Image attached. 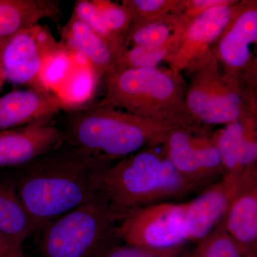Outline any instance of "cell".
<instances>
[{
  "label": "cell",
  "instance_id": "cell-1",
  "mask_svg": "<svg viewBox=\"0 0 257 257\" xmlns=\"http://www.w3.org/2000/svg\"><path fill=\"white\" fill-rule=\"evenodd\" d=\"M112 164L62 143L6 171L38 231L99 192L103 172Z\"/></svg>",
  "mask_w": 257,
  "mask_h": 257
},
{
  "label": "cell",
  "instance_id": "cell-2",
  "mask_svg": "<svg viewBox=\"0 0 257 257\" xmlns=\"http://www.w3.org/2000/svg\"><path fill=\"white\" fill-rule=\"evenodd\" d=\"M65 111L60 127L63 143L110 163L147 147L162 145L174 124L112 106H87Z\"/></svg>",
  "mask_w": 257,
  "mask_h": 257
},
{
  "label": "cell",
  "instance_id": "cell-3",
  "mask_svg": "<svg viewBox=\"0 0 257 257\" xmlns=\"http://www.w3.org/2000/svg\"><path fill=\"white\" fill-rule=\"evenodd\" d=\"M200 190L176 170L160 145L147 147L106 167L99 192L121 221L138 209L184 199Z\"/></svg>",
  "mask_w": 257,
  "mask_h": 257
},
{
  "label": "cell",
  "instance_id": "cell-4",
  "mask_svg": "<svg viewBox=\"0 0 257 257\" xmlns=\"http://www.w3.org/2000/svg\"><path fill=\"white\" fill-rule=\"evenodd\" d=\"M105 82V96L96 105L168 124L192 120L185 107L182 75L170 69H121L107 76Z\"/></svg>",
  "mask_w": 257,
  "mask_h": 257
},
{
  "label": "cell",
  "instance_id": "cell-5",
  "mask_svg": "<svg viewBox=\"0 0 257 257\" xmlns=\"http://www.w3.org/2000/svg\"><path fill=\"white\" fill-rule=\"evenodd\" d=\"M119 218L100 192L45 225L39 257H103L121 243Z\"/></svg>",
  "mask_w": 257,
  "mask_h": 257
},
{
  "label": "cell",
  "instance_id": "cell-6",
  "mask_svg": "<svg viewBox=\"0 0 257 257\" xmlns=\"http://www.w3.org/2000/svg\"><path fill=\"white\" fill-rule=\"evenodd\" d=\"M184 103L189 117L209 128L256 116L254 90L223 73L214 56L190 73Z\"/></svg>",
  "mask_w": 257,
  "mask_h": 257
},
{
  "label": "cell",
  "instance_id": "cell-7",
  "mask_svg": "<svg viewBox=\"0 0 257 257\" xmlns=\"http://www.w3.org/2000/svg\"><path fill=\"white\" fill-rule=\"evenodd\" d=\"M161 147L176 170L201 190L225 174L209 128L190 120L172 124Z\"/></svg>",
  "mask_w": 257,
  "mask_h": 257
},
{
  "label": "cell",
  "instance_id": "cell-8",
  "mask_svg": "<svg viewBox=\"0 0 257 257\" xmlns=\"http://www.w3.org/2000/svg\"><path fill=\"white\" fill-rule=\"evenodd\" d=\"M257 43L256 1L237 2L216 42L214 56L223 73L254 90Z\"/></svg>",
  "mask_w": 257,
  "mask_h": 257
},
{
  "label": "cell",
  "instance_id": "cell-9",
  "mask_svg": "<svg viewBox=\"0 0 257 257\" xmlns=\"http://www.w3.org/2000/svg\"><path fill=\"white\" fill-rule=\"evenodd\" d=\"M65 50L48 27L37 23L24 29L7 40L2 51L5 81L45 90L40 82L42 69L51 57Z\"/></svg>",
  "mask_w": 257,
  "mask_h": 257
},
{
  "label": "cell",
  "instance_id": "cell-10",
  "mask_svg": "<svg viewBox=\"0 0 257 257\" xmlns=\"http://www.w3.org/2000/svg\"><path fill=\"white\" fill-rule=\"evenodd\" d=\"M187 202H161L130 213L117 226L121 243L166 248L189 242Z\"/></svg>",
  "mask_w": 257,
  "mask_h": 257
},
{
  "label": "cell",
  "instance_id": "cell-11",
  "mask_svg": "<svg viewBox=\"0 0 257 257\" xmlns=\"http://www.w3.org/2000/svg\"><path fill=\"white\" fill-rule=\"evenodd\" d=\"M257 185V166L226 172L207 186L192 200L187 202L186 225L189 242L197 243L221 220L238 196Z\"/></svg>",
  "mask_w": 257,
  "mask_h": 257
},
{
  "label": "cell",
  "instance_id": "cell-12",
  "mask_svg": "<svg viewBox=\"0 0 257 257\" xmlns=\"http://www.w3.org/2000/svg\"><path fill=\"white\" fill-rule=\"evenodd\" d=\"M236 3L215 7L193 19L179 47L167 61L169 69L180 75L190 73L211 58Z\"/></svg>",
  "mask_w": 257,
  "mask_h": 257
},
{
  "label": "cell",
  "instance_id": "cell-13",
  "mask_svg": "<svg viewBox=\"0 0 257 257\" xmlns=\"http://www.w3.org/2000/svg\"><path fill=\"white\" fill-rule=\"evenodd\" d=\"M63 135L52 121L0 131V169L26 165L60 146Z\"/></svg>",
  "mask_w": 257,
  "mask_h": 257
},
{
  "label": "cell",
  "instance_id": "cell-14",
  "mask_svg": "<svg viewBox=\"0 0 257 257\" xmlns=\"http://www.w3.org/2000/svg\"><path fill=\"white\" fill-rule=\"evenodd\" d=\"M64 106L55 93L30 88L0 97V131L52 121Z\"/></svg>",
  "mask_w": 257,
  "mask_h": 257
},
{
  "label": "cell",
  "instance_id": "cell-15",
  "mask_svg": "<svg viewBox=\"0 0 257 257\" xmlns=\"http://www.w3.org/2000/svg\"><path fill=\"white\" fill-rule=\"evenodd\" d=\"M60 42L72 55L82 57L99 79H105L114 72L124 49L101 38L72 15L62 30Z\"/></svg>",
  "mask_w": 257,
  "mask_h": 257
},
{
  "label": "cell",
  "instance_id": "cell-16",
  "mask_svg": "<svg viewBox=\"0 0 257 257\" xmlns=\"http://www.w3.org/2000/svg\"><path fill=\"white\" fill-rule=\"evenodd\" d=\"M226 172L257 166L256 116L251 115L221 126L211 133Z\"/></svg>",
  "mask_w": 257,
  "mask_h": 257
},
{
  "label": "cell",
  "instance_id": "cell-17",
  "mask_svg": "<svg viewBox=\"0 0 257 257\" xmlns=\"http://www.w3.org/2000/svg\"><path fill=\"white\" fill-rule=\"evenodd\" d=\"M243 257L257 256V185L238 196L219 221Z\"/></svg>",
  "mask_w": 257,
  "mask_h": 257
},
{
  "label": "cell",
  "instance_id": "cell-18",
  "mask_svg": "<svg viewBox=\"0 0 257 257\" xmlns=\"http://www.w3.org/2000/svg\"><path fill=\"white\" fill-rule=\"evenodd\" d=\"M60 17V3L56 0H0V40L43 19L59 21Z\"/></svg>",
  "mask_w": 257,
  "mask_h": 257
},
{
  "label": "cell",
  "instance_id": "cell-19",
  "mask_svg": "<svg viewBox=\"0 0 257 257\" xmlns=\"http://www.w3.org/2000/svg\"><path fill=\"white\" fill-rule=\"evenodd\" d=\"M190 22L182 13H173L149 21L132 23L125 38L130 47H179Z\"/></svg>",
  "mask_w": 257,
  "mask_h": 257
},
{
  "label": "cell",
  "instance_id": "cell-20",
  "mask_svg": "<svg viewBox=\"0 0 257 257\" xmlns=\"http://www.w3.org/2000/svg\"><path fill=\"white\" fill-rule=\"evenodd\" d=\"M36 231L13 180L6 170L0 171V233L23 245Z\"/></svg>",
  "mask_w": 257,
  "mask_h": 257
},
{
  "label": "cell",
  "instance_id": "cell-21",
  "mask_svg": "<svg viewBox=\"0 0 257 257\" xmlns=\"http://www.w3.org/2000/svg\"><path fill=\"white\" fill-rule=\"evenodd\" d=\"M99 79L89 65L73 69L62 84L60 92L56 94L63 104L64 110L87 106L94 96Z\"/></svg>",
  "mask_w": 257,
  "mask_h": 257
},
{
  "label": "cell",
  "instance_id": "cell-22",
  "mask_svg": "<svg viewBox=\"0 0 257 257\" xmlns=\"http://www.w3.org/2000/svg\"><path fill=\"white\" fill-rule=\"evenodd\" d=\"M176 50L170 46L124 48L118 57L114 72L130 68H157L162 62H167Z\"/></svg>",
  "mask_w": 257,
  "mask_h": 257
},
{
  "label": "cell",
  "instance_id": "cell-23",
  "mask_svg": "<svg viewBox=\"0 0 257 257\" xmlns=\"http://www.w3.org/2000/svg\"><path fill=\"white\" fill-rule=\"evenodd\" d=\"M189 257H243V255L222 224L218 222L207 236L198 241Z\"/></svg>",
  "mask_w": 257,
  "mask_h": 257
},
{
  "label": "cell",
  "instance_id": "cell-24",
  "mask_svg": "<svg viewBox=\"0 0 257 257\" xmlns=\"http://www.w3.org/2000/svg\"><path fill=\"white\" fill-rule=\"evenodd\" d=\"M132 23L149 21L173 13H181L182 0H124ZM132 25V24H131Z\"/></svg>",
  "mask_w": 257,
  "mask_h": 257
},
{
  "label": "cell",
  "instance_id": "cell-25",
  "mask_svg": "<svg viewBox=\"0 0 257 257\" xmlns=\"http://www.w3.org/2000/svg\"><path fill=\"white\" fill-rule=\"evenodd\" d=\"M100 13L103 23L114 38L125 42L132 24V17L123 5L107 1L93 0Z\"/></svg>",
  "mask_w": 257,
  "mask_h": 257
},
{
  "label": "cell",
  "instance_id": "cell-26",
  "mask_svg": "<svg viewBox=\"0 0 257 257\" xmlns=\"http://www.w3.org/2000/svg\"><path fill=\"white\" fill-rule=\"evenodd\" d=\"M192 250L188 242L166 248L149 247L119 243L103 257H189Z\"/></svg>",
  "mask_w": 257,
  "mask_h": 257
},
{
  "label": "cell",
  "instance_id": "cell-27",
  "mask_svg": "<svg viewBox=\"0 0 257 257\" xmlns=\"http://www.w3.org/2000/svg\"><path fill=\"white\" fill-rule=\"evenodd\" d=\"M74 55L65 50L51 57L42 69L40 82L43 89L50 91L62 85L73 70Z\"/></svg>",
  "mask_w": 257,
  "mask_h": 257
},
{
  "label": "cell",
  "instance_id": "cell-28",
  "mask_svg": "<svg viewBox=\"0 0 257 257\" xmlns=\"http://www.w3.org/2000/svg\"><path fill=\"white\" fill-rule=\"evenodd\" d=\"M72 15L106 41L124 47V42L114 38L103 23L93 0H79L74 4Z\"/></svg>",
  "mask_w": 257,
  "mask_h": 257
},
{
  "label": "cell",
  "instance_id": "cell-29",
  "mask_svg": "<svg viewBox=\"0 0 257 257\" xmlns=\"http://www.w3.org/2000/svg\"><path fill=\"white\" fill-rule=\"evenodd\" d=\"M236 2L234 0H183L181 5V13L191 22L211 8L234 4Z\"/></svg>",
  "mask_w": 257,
  "mask_h": 257
},
{
  "label": "cell",
  "instance_id": "cell-30",
  "mask_svg": "<svg viewBox=\"0 0 257 257\" xmlns=\"http://www.w3.org/2000/svg\"><path fill=\"white\" fill-rule=\"evenodd\" d=\"M22 246L9 236L0 233V257H8L15 250Z\"/></svg>",
  "mask_w": 257,
  "mask_h": 257
},
{
  "label": "cell",
  "instance_id": "cell-31",
  "mask_svg": "<svg viewBox=\"0 0 257 257\" xmlns=\"http://www.w3.org/2000/svg\"><path fill=\"white\" fill-rule=\"evenodd\" d=\"M8 257H25L23 247L20 246V247L17 248V249L15 250Z\"/></svg>",
  "mask_w": 257,
  "mask_h": 257
},
{
  "label": "cell",
  "instance_id": "cell-32",
  "mask_svg": "<svg viewBox=\"0 0 257 257\" xmlns=\"http://www.w3.org/2000/svg\"><path fill=\"white\" fill-rule=\"evenodd\" d=\"M5 41L6 40H0V64H1L2 51H3V47H4ZM0 69H1V67H0Z\"/></svg>",
  "mask_w": 257,
  "mask_h": 257
},
{
  "label": "cell",
  "instance_id": "cell-33",
  "mask_svg": "<svg viewBox=\"0 0 257 257\" xmlns=\"http://www.w3.org/2000/svg\"><path fill=\"white\" fill-rule=\"evenodd\" d=\"M5 82V77L4 74H3V72H2L1 69H0V88L3 86V83Z\"/></svg>",
  "mask_w": 257,
  "mask_h": 257
}]
</instances>
